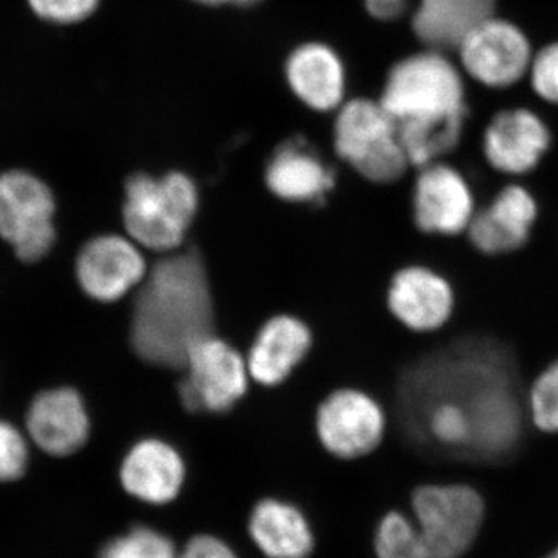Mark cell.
I'll return each mask as SVG.
<instances>
[{
  "mask_svg": "<svg viewBox=\"0 0 558 558\" xmlns=\"http://www.w3.org/2000/svg\"><path fill=\"white\" fill-rule=\"evenodd\" d=\"M400 413L417 449L483 462L519 449L527 416L508 354L484 340L414 365L400 387Z\"/></svg>",
  "mask_w": 558,
  "mask_h": 558,
  "instance_id": "1",
  "label": "cell"
},
{
  "mask_svg": "<svg viewBox=\"0 0 558 558\" xmlns=\"http://www.w3.org/2000/svg\"><path fill=\"white\" fill-rule=\"evenodd\" d=\"M131 319V344L143 362L182 369L191 348L215 333V301L197 250L172 252L143 279Z\"/></svg>",
  "mask_w": 558,
  "mask_h": 558,
  "instance_id": "2",
  "label": "cell"
},
{
  "mask_svg": "<svg viewBox=\"0 0 558 558\" xmlns=\"http://www.w3.org/2000/svg\"><path fill=\"white\" fill-rule=\"evenodd\" d=\"M395 123L410 165L440 161L457 148L464 128V87L458 70L439 51L407 58L389 73L380 98Z\"/></svg>",
  "mask_w": 558,
  "mask_h": 558,
  "instance_id": "3",
  "label": "cell"
},
{
  "mask_svg": "<svg viewBox=\"0 0 558 558\" xmlns=\"http://www.w3.org/2000/svg\"><path fill=\"white\" fill-rule=\"evenodd\" d=\"M124 193L123 219L131 240L154 252H178L199 209L196 183L178 171L163 178L135 174Z\"/></svg>",
  "mask_w": 558,
  "mask_h": 558,
  "instance_id": "4",
  "label": "cell"
},
{
  "mask_svg": "<svg viewBox=\"0 0 558 558\" xmlns=\"http://www.w3.org/2000/svg\"><path fill=\"white\" fill-rule=\"evenodd\" d=\"M410 505L427 558L468 556L486 521L483 495L464 483L422 484L411 494Z\"/></svg>",
  "mask_w": 558,
  "mask_h": 558,
  "instance_id": "5",
  "label": "cell"
},
{
  "mask_svg": "<svg viewBox=\"0 0 558 558\" xmlns=\"http://www.w3.org/2000/svg\"><path fill=\"white\" fill-rule=\"evenodd\" d=\"M336 149L363 178L392 183L403 178L410 160L398 130L380 102H348L336 123Z\"/></svg>",
  "mask_w": 558,
  "mask_h": 558,
  "instance_id": "6",
  "label": "cell"
},
{
  "mask_svg": "<svg viewBox=\"0 0 558 558\" xmlns=\"http://www.w3.org/2000/svg\"><path fill=\"white\" fill-rule=\"evenodd\" d=\"M182 369L179 398L190 413H229L247 392V362L215 333L191 348Z\"/></svg>",
  "mask_w": 558,
  "mask_h": 558,
  "instance_id": "7",
  "label": "cell"
},
{
  "mask_svg": "<svg viewBox=\"0 0 558 558\" xmlns=\"http://www.w3.org/2000/svg\"><path fill=\"white\" fill-rule=\"evenodd\" d=\"M49 186L25 171L0 174V236L25 263L43 259L57 240Z\"/></svg>",
  "mask_w": 558,
  "mask_h": 558,
  "instance_id": "8",
  "label": "cell"
},
{
  "mask_svg": "<svg viewBox=\"0 0 558 558\" xmlns=\"http://www.w3.org/2000/svg\"><path fill=\"white\" fill-rule=\"evenodd\" d=\"M387 414L376 399L359 389L333 391L323 400L315 432L323 449L341 461L369 457L387 435Z\"/></svg>",
  "mask_w": 558,
  "mask_h": 558,
  "instance_id": "9",
  "label": "cell"
},
{
  "mask_svg": "<svg viewBox=\"0 0 558 558\" xmlns=\"http://www.w3.org/2000/svg\"><path fill=\"white\" fill-rule=\"evenodd\" d=\"M411 207L418 231L442 238L468 233L470 222L478 211L469 180L442 161L421 168L414 182Z\"/></svg>",
  "mask_w": 558,
  "mask_h": 558,
  "instance_id": "10",
  "label": "cell"
},
{
  "mask_svg": "<svg viewBox=\"0 0 558 558\" xmlns=\"http://www.w3.org/2000/svg\"><path fill=\"white\" fill-rule=\"evenodd\" d=\"M119 478L121 488L135 501L150 508H170L185 492L189 465L174 444L145 438L124 454Z\"/></svg>",
  "mask_w": 558,
  "mask_h": 558,
  "instance_id": "11",
  "label": "cell"
},
{
  "mask_svg": "<svg viewBox=\"0 0 558 558\" xmlns=\"http://www.w3.org/2000/svg\"><path fill=\"white\" fill-rule=\"evenodd\" d=\"M387 303L400 325L413 332L432 333L449 325L458 299L446 275L427 266H407L389 282Z\"/></svg>",
  "mask_w": 558,
  "mask_h": 558,
  "instance_id": "12",
  "label": "cell"
},
{
  "mask_svg": "<svg viewBox=\"0 0 558 558\" xmlns=\"http://www.w3.org/2000/svg\"><path fill=\"white\" fill-rule=\"evenodd\" d=\"M539 216L537 197L526 186L509 183L470 222V245L484 256H505L526 247Z\"/></svg>",
  "mask_w": 558,
  "mask_h": 558,
  "instance_id": "13",
  "label": "cell"
},
{
  "mask_svg": "<svg viewBox=\"0 0 558 558\" xmlns=\"http://www.w3.org/2000/svg\"><path fill=\"white\" fill-rule=\"evenodd\" d=\"M148 275L138 244L119 234L94 238L76 259V278L90 299L113 303L142 284Z\"/></svg>",
  "mask_w": 558,
  "mask_h": 558,
  "instance_id": "14",
  "label": "cell"
},
{
  "mask_svg": "<svg viewBox=\"0 0 558 558\" xmlns=\"http://www.w3.org/2000/svg\"><path fill=\"white\" fill-rule=\"evenodd\" d=\"M458 50L469 75L490 87L517 83L531 64V47L523 32L494 16L470 32Z\"/></svg>",
  "mask_w": 558,
  "mask_h": 558,
  "instance_id": "15",
  "label": "cell"
},
{
  "mask_svg": "<svg viewBox=\"0 0 558 558\" xmlns=\"http://www.w3.org/2000/svg\"><path fill=\"white\" fill-rule=\"evenodd\" d=\"M245 531L264 558H312L318 548L317 531L306 510L277 495L253 502Z\"/></svg>",
  "mask_w": 558,
  "mask_h": 558,
  "instance_id": "16",
  "label": "cell"
},
{
  "mask_svg": "<svg viewBox=\"0 0 558 558\" xmlns=\"http://www.w3.org/2000/svg\"><path fill=\"white\" fill-rule=\"evenodd\" d=\"M550 146L548 126L526 109L505 110L488 124L483 154L492 170L499 174H531Z\"/></svg>",
  "mask_w": 558,
  "mask_h": 558,
  "instance_id": "17",
  "label": "cell"
},
{
  "mask_svg": "<svg viewBox=\"0 0 558 558\" xmlns=\"http://www.w3.org/2000/svg\"><path fill=\"white\" fill-rule=\"evenodd\" d=\"M27 427L40 449L53 457H68L89 439L90 418L75 389H49L33 400Z\"/></svg>",
  "mask_w": 558,
  "mask_h": 558,
  "instance_id": "18",
  "label": "cell"
},
{
  "mask_svg": "<svg viewBox=\"0 0 558 558\" xmlns=\"http://www.w3.org/2000/svg\"><path fill=\"white\" fill-rule=\"evenodd\" d=\"M312 347L306 323L292 315H278L260 328L247 359L248 374L258 384L275 387L303 362Z\"/></svg>",
  "mask_w": 558,
  "mask_h": 558,
  "instance_id": "19",
  "label": "cell"
},
{
  "mask_svg": "<svg viewBox=\"0 0 558 558\" xmlns=\"http://www.w3.org/2000/svg\"><path fill=\"white\" fill-rule=\"evenodd\" d=\"M266 183L279 199L314 204L333 189V175L303 140H292L275 150Z\"/></svg>",
  "mask_w": 558,
  "mask_h": 558,
  "instance_id": "20",
  "label": "cell"
},
{
  "mask_svg": "<svg viewBox=\"0 0 558 558\" xmlns=\"http://www.w3.org/2000/svg\"><path fill=\"white\" fill-rule=\"evenodd\" d=\"M495 0H421L413 31L429 50L459 49L469 33L494 16Z\"/></svg>",
  "mask_w": 558,
  "mask_h": 558,
  "instance_id": "21",
  "label": "cell"
},
{
  "mask_svg": "<svg viewBox=\"0 0 558 558\" xmlns=\"http://www.w3.org/2000/svg\"><path fill=\"white\" fill-rule=\"evenodd\" d=\"M288 80L296 97L311 108L330 110L343 98V68L337 54L322 44H307L293 51Z\"/></svg>",
  "mask_w": 558,
  "mask_h": 558,
  "instance_id": "22",
  "label": "cell"
},
{
  "mask_svg": "<svg viewBox=\"0 0 558 558\" xmlns=\"http://www.w3.org/2000/svg\"><path fill=\"white\" fill-rule=\"evenodd\" d=\"M376 558H427L410 513L391 509L377 520L373 532Z\"/></svg>",
  "mask_w": 558,
  "mask_h": 558,
  "instance_id": "23",
  "label": "cell"
},
{
  "mask_svg": "<svg viewBox=\"0 0 558 558\" xmlns=\"http://www.w3.org/2000/svg\"><path fill=\"white\" fill-rule=\"evenodd\" d=\"M179 546L171 535L149 524H134L110 538L98 558H178Z\"/></svg>",
  "mask_w": 558,
  "mask_h": 558,
  "instance_id": "24",
  "label": "cell"
},
{
  "mask_svg": "<svg viewBox=\"0 0 558 558\" xmlns=\"http://www.w3.org/2000/svg\"><path fill=\"white\" fill-rule=\"evenodd\" d=\"M529 422L545 435H558V359L535 377L524 396Z\"/></svg>",
  "mask_w": 558,
  "mask_h": 558,
  "instance_id": "25",
  "label": "cell"
},
{
  "mask_svg": "<svg viewBox=\"0 0 558 558\" xmlns=\"http://www.w3.org/2000/svg\"><path fill=\"white\" fill-rule=\"evenodd\" d=\"M27 444L9 422L0 421V483L20 478L27 468Z\"/></svg>",
  "mask_w": 558,
  "mask_h": 558,
  "instance_id": "26",
  "label": "cell"
},
{
  "mask_svg": "<svg viewBox=\"0 0 558 558\" xmlns=\"http://www.w3.org/2000/svg\"><path fill=\"white\" fill-rule=\"evenodd\" d=\"M100 0H28L36 16L54 24H75L97 10Z\"/></svg>",
  "mask_w": 558,
  "mask_h": 558,
  "instance_id": "27",
  "label": "cell"
},
{
  "mask_svg": "<svg viewBox=\"0 0 558 558\" xmlns=\"http://www.w3.org/2000/svg\"><path fill=\"white\" fill-rule=\"evenodd\" d=\"M532 86L543 100L558 105V44L546 47L535 57Z\"/></svg>",
  "mask_w": 558,
  "mask_h": 558,
  "instance_id": "28",
  "label": "cell"
},
{
  "mask_svg": "<svg viewBox=\"0 0 558 558\" xmlns=\"http://www.w3.org/2000/svg\"><path fill=\"white\" fill-rule=\"evenodd\" d=\"M178 558H242L229 539L215 532H196L179 548Z\"/></svg>",
  "mask_w": 558,
  "mask_h": 558,
  "instance_id": "29",
  "label": "cell"
},
{
  "mask_svg": "<svg viewBox=\"0 0 558 558\" xmlns=\"http://www.w3.org/2000/svg\"><path fill=\"white\" fill-rule=\"evenodd\" d=\"M366 9L381 21L396 20L407 9L409 0H365Z\"/></svg>",
  "mask_w": 558,
  "mask_h": 558,
  "instance_id": "30",
  "label": "cell"
},
{
  "mask_svg": "<svg viewBox=\"0 0 558 558\" xmlns=\"http://www.w3.org/2000/svg\"><path fill=\"white\" fill-rule=\"evenodd\" d=\"M196 2L207 3V5H250V3L258 2V0H196Z\"/></svg>",
  "mask_w": 558,
  "mask_h": 558,
  "instance_id": "31",
  "label": "cell"
},
{
  "mask_svg": "<svg viewBox=\"0 0 558 558\" xmlns=\"http://www.w3.org/2000/svg\"><path fill=\"white\" fill-rule=\"evenodd\" d=\"M543 558H558V548L554 549V550H550V553L548 554V556H545Z\"/></svg>",
  "mask_w": 558,
  "mask_h": 558,
  "instance_id": "32",
  "label": "cell"
}]
</instances>
